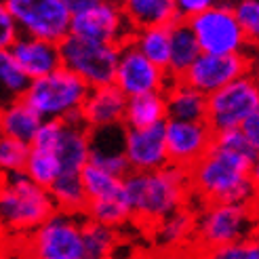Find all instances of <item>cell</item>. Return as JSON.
Listing matches in <instances>:
<instances>
[{
    "mask_svg": "<svg viewBox=\"0 0 259 259\" xmlns=\"http://www.w3.org/2000/svg\"><path fill=\"white\" fill-rule=\"evenodd\" d=\"M30 84V76L19 68V63L13 59V55L9 51H0V87L5 93V103L23 99Z\"/></svg>",
    "mask_w": 259,
    "mask_h": 259,
    "instance_id": "obj_30",
    "label": "cell"
},
{
    "mask_svg": "<svg viewBox=\"0 0 259 259\" xmlns=\"http://www.w3.org/2000/svg\"><path fill=\"white\" fill-rule=\"evenodd\" d=\"M49 188L19 173H5L0 188V224L9 240H23L57 213Z\"/></svg>",
    "mask_w": 259,
    "mask_h": 259,
    "instance_id": "obj_3",
    "label": "cell"
},
{
    "mask_svg": "<svg viewBox=\"0 0 259 259\" xmlns=\"http://www.w3.org/2000/svg\"><path fill=\"white\" fill-rule=\"evenodd\" d=\"M124 194L133 219L156 226L188 206L192 198L190 173L173 164L152 173H128L124 177Z\"/></svg>",
    "mask_w": 259,
    "mask_h": 259,
    "instance_id": "obj_2",
    "label": "cell"
},
{
    "mask_svg": "<svg viewBox=\"0 0 259 259\" xmlns=\"http://www.w3.org/2000/svg\"><path fill=\"white\" fill-rule=\"evenodd\" d=\"M49 192H51V196H53L59 211L84 215L89 196L84 192L80 173H61L55 184L49 188Z\"/></svg>",
    "mask_w": 259,
    "mask_h": 259,
    "instance_id": "obj_26",
    "label": "cell"
},
{
    "mask_svg": "<svg viewBox=\"0 0 259 259\" xmlns=\"http://www.w3.org/2000/svg\"><path fill=\"white\" fill-rule=\"evenodd\" d=\"M253 240L259 244V224H257V228H255V234H253Z\"/></svg>",
    "mask_w": 259,
    "mask_h": 259,
    "instance_id": "obj_45",
    "label": "cell"
},
{
    "mask_svg": "<svg viewBox=\"0 0 259 259\" xmlns=\"http://www.w3.org/2000/svg\"><path fill=\"white\" fill-rule=\"evenodd\" d=\"M59 49L63 68L74 72L91 89L114 84L120 61V47L93 42L70 34L66 40L59 42Z\"/></svg>",
    "mask_w": 259,
    "mask_h": 259,
    "instance_id": "obj_7",
    "label": "cell"
},
{
    "mask_svg": "<svg viewBox=\"0 0 259 259\" xmlns=\"http://www.w3.org/2000/svg\"><path fill=\"white\" fill-rule=\"evenodd\" d=\"M253 179H255V192H257V196H255V206H257V211H259V158H257V162H255Z\"/></svg>",
    "mask_w": 259,
    "mask_h": 259,
    "instance_id": "obj_42",
    "label": "cell"
},
{
    "mask_svg": "<svg viewBox=\"0 0 259 259\" xmlns=\"http://www.w3.org/2000/svg\"><path fill=\"white\" fill-rule=\"evenodd\" d=\"M55 156L61 164V173H82L91 158V128L82 118L63 120Z\"/></svg>",
    "mask_w": 259,
    "mask_h": 259,
    "instance_id": "obj_19",
    "label": "cell"
},
{
    "mask_svg": "<svg viewBox=\"0 0 259 259\" xmlns=\"http://www.w3.org/2000/svg\"><path fill=\"white\" fill-rule=\"evenodd\" d=\"M101 3H106V0H63V5L68 7V11L72 15H78V13H84L89 9H93Z\"/></svg>",
    "mask_w": 259,
    "mask_h": 259,
    "instance_id": "obj_41",
    "label": "cell"
},
{
    "mask_svg": "<svg viewBox=\"0 0 259 259\" xmlns=\"http://www.w3.org/2000/svg\"><path fill=\"white\" fill-rule=\"evenodd\" d=\"M21 34L61 42L72 34V13L63 0H3Z\"/></svg>",
    "mask_w": 259,
    "mask_h": 259,
    "instance_id": "obj_9",
    "label": "cell"
},
{
    "mask_svg": "<svg viewBox=\"0 0 259 259\" xmlns=\"http://www.w3.org/2000/svg\"><path fill=\"white\" fill-rule=\"evenodd\" d=\"M91 87L74 72L59 68L57 72L32 80L25 101L42 120H76L82 118L84 101Z\"/></svg>",
    "mask_w": 259,
    "mask_h": 259,
    "instance_id": "obj_4",
    "label": "cell"
},
{
    "mask_svg": "<svg viewBox=\"0 0 259 259\" xmlns=\"http://www.w3.org/2000/svg\"><path fill=\"white\" fill-rule=\"evenodd\" d=\"M114 3H118V5H122V0H114Z\"/></svg>",
    "mask_w": 259,
    "mask_h": 259,
    "instance_id": "obj_46",
    "label": "cell"
},
{
    "mask_svg": "<svg viewBox=\"0 0 259 259\" xmlns=\"http://www.w3.org/2000/svg\"><path fill=\"white\" fill-rule=\"evenodd\" d=\"M9 53L13 55L19 63V68L30 76V80H38L42 76H49L63 68L61 63V49L59 42L42 40V38L34 36H21L19 40L9 49Z\"/></svg>",
    "mask_w": 259,
    "mask_h": 259,
    "instance_id": "obj_16",
    "label": "cell"
},
{
    "mask_svg": "<svg viewBox=\"0 0 259 259\" xmlns=\"http://www.w3.org/2000/svg\"><path fill=\"white\" fill-rule=\"evenodd\" d=\"M133 32L135 30L128 23L122 7L114 0H106V3L72 17V34L93 42L122 47L131 42Z\"/></svg>",
    "mask_w": 259,
    "mask_h": 259,
    "instance_id": "obj_12",
    "label": "cell"
},
{
    "mask_svg": "<svg viewBox=\"0 0 259 259\" xmlns=\"http://www.w3.org/2000/svg\"><path fill=\"white\" fill-rule=\"evenodd\" d=\"M84 215L57 211L28 238L21 240V253L28 259H87Z\"/></svg>",
    "mask_w": 259,
    "mask_h": 259,
    "instance_id": "obj_6",
    "label": "cell"
},
{
    "mask_svg": "<svg viewBox=\"0 0 259 259\" xmlns=\"http://www.w3.org/2000/svg\"><path fill=\"white\" fill-rule=\"evenodd\" d=\"M234 9L247 34L251 53H259V0H238Z\"/></svg>",
    "mask_w": 259,
    "mask_h": 259,
    "instance_id": "obj_34",
    "label": "cell"
},
{
    "mask_svg": "<svg viewBox=\"0 0 259 259\" xmlns=\"http://www.w3.org/2000/svg\"><path fill=\"white\" fill-rule=\"evenodd\" d=\"M21 36L23 34L19 30L15 17L5 7H0V51H9Z\"/></svg>",
    "mask_w": 259,
    "mask_h": 259,
    "instance_id": "obj_38",
    "label": "cell"
},
{
    "mask_svg": "<svg viewBox=\"0 0 259 259\" xmlns=\"http://www.w3.org/2000/svg\"><path fill=\"white\" fill-rule=\"evenodd\" d=\"M131 42L158 68L169 70L171 63V25L160 28H141L133 32Z\"/></svg>",
    "mask_w": 259,
    "mask_h": 259,
    "instance_id": "obj_25",
    "label": "cell"
},
{
    "mask_svg": "<svg viewBox=\"0 0 259 259\" xmlns=\"http://www.w3.org/2000/svg\"><path fill=\"white\" fill-rule=\"evenodd\" d=\"M253 78L257 80V84H259V53H253Z\"/></svg>",
    "mask_w": 259,
    "mask_h": 259,
    "instance_id": "obj_44",
    "label": "cell"
},
{
    "mask_svg": "<svg viewBox=\"0 0 259 259\" xmlns=\"http://www.w3.org/2000/svg\"><path fill=\"white\" fill-rule=\"evenodd\" d=\"M164 97H166L169 120H186V122L206 120L209 97L190 87L186 80H173L171 87L164 91Z\"/></svg>",
    "mask_w": 259,
    "mask_h": 259,
    "instance_id": "obj_20",
    "label": "cell"
},
{
    "mask_svg": "<svg viewBox=\"0 0 259 259\" xmlns=\"http://www.w3.org/2000/svg\"><path fill=\"white\" fill-rule=\"evenodd\" d=\"M122 11L133 25V30L141 28H160L179 21L177 0H122Z\"/></svg>",
    "mask_w": 259,
    "mask_h": 259,
    "instance_id": "obj_22",
    "label": "cell"
},
{
    "mask_svg": "<svg viewBox=\"0 0 259 259\" xmlns=\"http://www.w3.org/2000/svg\"><path fill=\"white\" fill-rule=\"evenodd\" d=\"M80 177H82V186L89 200H106V198L124 196V179L103 171L91 162L82 169Z\"/></svg>",
    "mask_w": 259,
    "mask_h": 259,
    "instance_id": "obj_27",
    "label": "cell"
},
{
    "mask_svg": "<svg viewBox=\"0 0 259 259\" xmlns=\"http://www.w3.org/2000/svg\"><path fill=\"white\" fill-rule=\"evenodd\" d=\"M259 224V211L255 204L213 202L200 204L196 213V232L194 238L200 249H217L226 244L253 240Z\"/></svg>",
    "mask_w": 259,
    "mask_h": 259,
    "instance_id": "obj_5",
    "label": "cell"
},
{
    "mask_svg": "<svg viewBox=\"0 0 259 259\" xmlns=\"http://www.w3.org/2000/svg\"><path fill=\"white\" fill-rule=\"evenodd\" d=\"M217 5H222V0H177V13L179 19L190 21L192 17H196Z\"/></svg>",
    "mask_w": 259,
    "mask_h": 259,
    "instance_id": "obj_39",
    "label": "cell"
},
{
    "mask_svg": "<svg viewBox=\"0 0 259 259\" xmlns=\"http://www.w3.org/2000/svg\"><path fill=\"white\" fill-rule=\"evenodd\" d=\"M84 217L91 219V222H97V224L118 230L126 222H131L133 213H131V206H128L126 194H124V196H118V198L89 200L87 209H84Z\"/></svg>",
    "mask_w": 259,
    "mask_h": 259,
    "instance_id": "obj_28",
    "label": "cell"
},
{
    "mask_svg": "<svg viewBox=\"0 0 259 259\" xmlns=\"http://www.w3.org/2000/svg\"><path fill=\"white\" fill-rule=\"evenodd\" d=\"M259 110V84L253 74L242 76L226 89L209 95V112L206 122L213 131H228V128H242L251 116Z\"/></svg>",
    "mask_w": 259,
    "mask_h": 259,
    "instance_id": "obj_10",
    "label": "cell"
},
{
    "mask_svg": "<svg viewBox=\"0 0 259 259\" xmlns=\"http://www.w3.org/2000/svg\"><path fill=\"white\" fill-rule=\"evenodd\" d=\"M253 72V53L236 55H211L202 53L196 63L184 76V80L206 97L226 89L234 80L249 76Z\"/></svg>",
    "mask_w": 259,
    "mask_h": 259,
    "instance_id": "obj_13",
    "label": "cell"
},
{
    "mask_svg": "<svg viewBox=\"0 0 259 259\" xmlns=\"http://www.w3.org/2000/svg\"><path fill=\"white\" fill-rule=\"evenodd\" d=\"M124 139H126V126L124 124L93 128V131H91V158H89V162L124 179L128 173H131V166H128L126 152H124Z\"/></svg>",
    "mask_w": 259,
    "mask_h": 259,
    "instance_id": "obj_17",
    "label": "cell"
},
{
    "mask_svg": "<svg viewBox=\"0 0 259 259\" xmlns=\"http://www.w3.org/2000/svg\"><path fill=\"white\" fill-rule=\"evenodd\" d=\"M204 259H259V244L255 240H244L217 249H206Z\"/></svg>",
    "mask_w": 259,
    "mask_h": 259,
    "instance_id": "obj_35",
    "label": "cell"
},
{
    "mask_svg": "<svg viewBox=\"0 0 259 259\" xmlns=\"http://www.w3.org/2000/svg\"><path fill=\"white\" fill-rule=\"evenodd\" d=\"M190 28L198 38L202 53L211 55H236L251 53L234 5H217L200 15L192 17Z\"/></svg>",
    "mask_w": 259,
    "mask_h": 259,
    "instance_id": "obj_8",
    "label": "cell"
},
{
    "mask_svg": "<svg viewBox=\"0 0 259 259\" xmlns=\"http://www.w3.org/2000/svg\"><path fill=\"white\" fill-rule=\"evenodd\" d=\"M255 156L213 144L206 156L192 171H188L192 198L200 204H255Z\"/></svg>",
    "mask_w": 259,
    "mask_h": 259,
    "instance_id": "obj_1",
    "label": "cell"
},
{
    "mask_svg": "<svg viewBox=\"0 0 259 259\" xmlns=\"http://www.w3.org/2000/svg\"><path fill=\"white\" fill-rule=\"evenodd\" d=\"M202 55V49L198 45V38L190 28V23L179 19L171 25V63L169 76L173 80H184V76Z\"/></svg>",
    "mask_w": 259,
    "mask_h": 259,
    "instance_id": "obj_23",
    "label": "cell"
},
{
    "mask_svg": "<svg viewBox=\"0 0 259 259\" xmlns=\"http://www.w3.org/2000/svg\"><path fill=\"white\" fill-rule=\"evenodd\" d=\"M164 135L166 150H169V164L179 166L184 171H192L215 144V131L206 120H166Z\"/></svg>",
    "mask_w": 259,
    "mask_h": 259,
    "instance_id": "obj_14",
    "label": "cell"
},
{
    "mask_svg": "<svg viewBox=\"0 0 259 259\" xmlns=\"http://www.w3.org/2000/svg\"><path fill=\"white\" fill-rule=\"evenodd\" d=\"M171 82L173 78L169 76V72L152 63L146 55H141V51L133 42L120 47V61L114 84L128 99L148 93H164L171 87Z\"/></svg>",
    "mask_w": 259,
    "mask_h": 259,
    "instance_id": "obj_11",
    "label": "cell"
},
{
    "mask_svg": "<svg viewBox=\"0 0 259 259\" xmlns=\"http://www.w3.org/2000/svg\"><path fill=\"white\" fill-rule=\"evenodd\" d=\"M3 259H28V257L21 253V249H19V251H13V247H11L9 251L3 253Z\"/></svg>",
    "mask_w": 259,
    "mask_h": 259,
    "instance_id": "obj_43",
    "label": "cell"
},
{
    "mask_svg": "<svg viewBox=\"0 0 259 259\" xmlns=\"http://www.w3.org/2000/svg\"><path fill=\"white\" fill-rule=\"evenodd\" d=\"M215 146L226 148V150H234V152H242V154H249V156H255V152L251 150L247 137H244V133H242V128H228V131L215 133Z\"/></svg>",
    "mask_w": 259,
    "mask_h": 259,
    "instance_id": "obj_37",
    "label": "cell"
},
{
    "mask_svg": "<svg viewBox=\"0 0 259 259\" xmlns=\"http://www.w3.org/2000/svg\"><path fill=\"white\" fill-rule=\"evenodd\" d=\"M42 118L25 99L7 101L0 110V133L3 137L17 139L21 144L32 146V141L42 126Z\"/></svg>",
    "mask_w": 259,
    "mask_h": 259,
    "instance_id": "obj_21",
    "label": "cell"
},
{
    "mask_svg": "<svg viewBox=\"0 0 259 259\" xmlns=\"http://www.w3.org/2000/svg\"><path fill=\"white\" fill-rule=\"evenodd\" d=\"M196 232V213L192 209H181L160 224H156V242L160 244H177L181 240L190 238Z\"/></svg>",
    "mask_w": 259,
    "mask_h": 259,
    "instance_id": "obj_31",
    "label": "cell"
},
{
    "mask_svg": "<svg viewBox=\"0 0 259 259\" xmlns=\"http://www.w3.org/2000/svg\"><path fill=\"white\" fill-rule=\"evenodd\" d=\"M61 133H63V120H45L32 141V148L55 152Z\"/></svg>",
    "mask_w": 259,
    "mask_h": 259,
    "instance_id": "obj_36",
    "label": "cell"
},
{
    "mask_svg": "<svg viewBox=\"0 0 259 259\" xmlns=\"http://www.w3.org/2000/svg\"><path fill=\"white\" fill-rule=\"evenodd\" d=\"M32 146L21 144L17 139L0 137V169L5 173H19L25 169Z\"/></svg>",
    "mask_w": 259,
    "mask_h": 259,
    "instance_id": "obj_33",
    "label": "cell"
},
{
    "mask_svg": "<svg viewBox=\"0 0 259 259\" xmlns=\"http://www.w3.org/2000/svg\"><path fill=\"white\" fill-rule=\"evenodd\" d=\"M126 103H128V97L116 84L91 89L82 108V120L91 131L93 128H103V126L124 124Z\"/></svg>",
    "mask_w": 259,
    "mask_h": 259,
    "instance_id": "obj_18",
    "label": "cell"
},
{
    "mask_svg": "<svg viewBox=\"0 0 259 259\" xmlns=\"http://www.w3.org/2000/svg\"><path fill=\"white\" fill-rule=\"evenodd\" d=\"M23 173L28 175L34 184L42 186V188H51L57 181V177L61 175V164L55 156V152L32 148Z\"/></svg>",
    "mask_w": 259,
    "mask_h": 259,
    "instance_id": "obj_32",
    "label": "cell"
},
{
    "mask_svg": "<svg viewBox=\"0 0 259 259\" xmlns=\"http://www.w3.org/2000/svg\"><path fill=\"white\" fill-rule=\"evenodd\" d=\"M242 133H244V137H247L251 150L255 152V156L259 158V110L242 124Z\"/></svg>",
    "mask_w": 259,
    "mask_h": 259,
    "instance_id": "obj_40",
    "label": "cell"
},
{
    "mask_svg": "<svg viewBox=\"0 0 259 259\" xmlns=\"http://www.w3.org/2000/svg\"><path fill=\"white\" fill-rule=\"evenodd\" d=\"M169 120V112H166V97L164 93H148L131 97L126 103L124 114V126L126 128H148L164 124Z\"/></svg>",
    "mask_w": 259,
    "mask_h": 259,
    "instance_id": "obj_24",
    "label": "cell"
},
{
    "mask_svg": "<svg viewBox=\"0 0 259 259\" xmlns=\"http://www.w3.org/2000/svg\"><path fill=\"white\" fill-rule=\"evenodd\" d=\"M124 152L131 173H152L169 166L164 124L148 128H126Z\"/></svg>",
    "mask_w": 259,
    "mask_h": 259,
    "instance_id": "obj_15",
    "label": "cell"
},
{
    "mask_svg": "<svg viewBox=\"0 0 259 259\" xmlns=\"http://www.w3.org/2000/svg\"><path fill=\"white\" fill-rule=\"evenodd\" d=\"M84 251L87 259H112V251L116 249L118 234L110 226H103L97 222H91L84 217Z\"/></svg>",
    "mask_w": 259,
    "mask_h": 259,
    "instance_id": "obj_29",
    "label": "cell"
}]
</instances>
